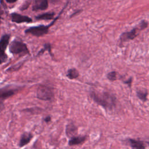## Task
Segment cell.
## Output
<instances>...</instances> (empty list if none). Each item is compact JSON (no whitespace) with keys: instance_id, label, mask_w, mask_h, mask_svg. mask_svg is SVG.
Masks as SVG:
<instances>
[{"instance_id":"1","label":"cell","mask_w":149,"mask_h":149,"mask_svg":"<svg viewBox=\"0 0 149 149\" xmlns=\"http://www.w3.org/2000/svg\"><path fill=\"white\" fill-rule=\"evenodd\" d=\"M90 96L97 104L106 109L111 110L116 106L115 97L108 93H99L93 91Z\"/></svg>"},{"instance_id":"2","label":"cell","mask_w":149,"mask_h":149,"mask_svg":"<svg viewBox=\"0 0 149 149\" xmlns=\"http://www.w3.org/2000/svg\"><path fill=\"white\" fill-rule=\"evenodd\" d=\"M59 16L56 17L54 21H52L47 26L44 25H40L38 26H34V27H31L26 30H25L24 33L26 34H30L33 36H36V37H40L48 33L49 27L54 24L55 21L58 19Z\"/></svg>"},{"instance_id":"3","label":"cell","mask_w":149,"mask_h":149,"mask_svg":"<svg viewBox=\"0 0 149 149\" xmlns=\"http://www.w3.org/2000/svg\"><path fill=\"white\" fill-rule=\"evenodd\" d=\"M9 49V51L13 54H29V51L26 44L17 40H14L10 42Z\"/></svg>"},{"instance_id":"4","label":"cell","mask_w":149,"mask_h":149,"mask_svg":"<svg viewBox=\"0 0 149 149\" xmlns=\"http://www.w3.org/2000/svg\"><path fill=\"white\" fill-rule=\"evenodd\" d=\"M37 97L43 101H49L54 98V93L49 87L40 85L37 90Z\"/></svg>"},{"instance_id":"5","label":"cell","mask_w":149,"mask_h":149,"mask_svg":"<svg viewBox=\"0 0 149 149\" xmlns=\"http://www.w3.org/2000/svg\"><path fill=\"white\" fill-rule=\"evenodd\" d=\"M10 39L9 34H4L0 39V64L6 61L8 56L5 53V51Z\"/></svg>"},{"instance_id":"6","label":"cell","mask_w":149,"mask_h":149,"mask_svg":"<svg viewBox=\"0 0 149 149\" xmlns=\"http://www.w3.org/2000/svg\"><path fill=\"white\" fill-rule=\"evenodd\" d=\"M146 27V24L144 23L141 22L140 24V27H139V29L138 28H134L132 30H131L130 31L126 32V33H123L122 34L121 37H120V40L122 41H127L128 40L133 39L137 36V30L144 29Z\"/></svg>"},{"instance_id":"7","label":"cell","mask_w":149,"mask_h":149,"mask_svg":"<svg viewBox=\"0 0 149 149\" xmlns=\"http://www.w3.org/2000/svg\"><path fill=\"white\" fill-rule=\"evenodd\" d=\"M11 20L13 22L16 23H30L32 22L31 18L27 16L22 15L19 13H13L10 14Z\"/></svg>"},{"instance_id":"8","label":"cell","mask_w":149,"mask_h":149,"mask_svg":"<svg viewBox=\"0 0 149 149\" xmlns=\"http://www.w3.org/2000/svg\"><path fill=\"white\" fill-rule=\"evenodd\" d=\"M48 0H34L33 5V10H44L48 8Z\"/></svg>"},{"instance_id":"9","label":"cell","mask_w":149,"mask_h":149,"mask_svg":"<svg viewBox=\"0 0 149 149\" xmlns=\"http://www.w3.org/2000/svg\"><path fill=\"white\" fill-rule=\"evenodd\" d=\"M129 145L130 146L131 149H145L146 146L143 141L132 139H129L127 140Z\"/></svg>"},{"instance_id":"10","label":"cell","mask_w":149,"mask_h":149,"mask_svg":"<svg viewBox=\"0 0 149 149\" xmlns=\"http://www.w3.org/2000/svg\"><path fill=\"white\" fill-rule=\"evenodd\" d=\"M16 89L4 87L0 88V98H6L13 95L16 93Z\"/></svg>"},{"instance_id":"11","label":"cell","mask_w":149,"mask_h":149,"mask_svg":"<svg viewBox=\"0 0 149 149\" xmlns=\"http://www.w3.org/2000/svg\"><path fill=\"white\" fill-rule=\"evenodd\" d=\"M32 137V134L30 133L25 132L23 134H22L19 141V146L22 147L27 144L30 141Z\"/></svg>"},{"instance_id":"12","label":"cell","mask_w":149,"mask_h":149,"mask_svg":"<svg viewBox=\"0 0 149 149\" xmlns=\"http://www.w3.org/2000/svg\"><path fill=\"white\" fill-rule=\"evenodd\" d=\"M76 132L77 127L73 123H70L67 125L66 127V134L68 137L70 138L74 137V135L76 134Z\"/></svg>"},{"instance_id":"13","label":"cell","mask_w":149,"mask_h":149,"mask_svg":"<svg viewBox=\"0 0 149 149\" xmlns=\"http://www.w3.org/2000/svg\"><path fill=\"white\" fill-rule=\"evenodd\" d=\"M86 139V136H74L70 138L68 144L69 146H75L83 143Z\"/></svg>"},{"instance_id":"14","label":"cell","mask_w":149,"mask_h":149,"mask_svg":"<svg viewBox=\"0 0 149 149\" xmlns=\"http://www.w3.org/2000/svg\"><path fill=\"white\" fill-rule=\"evenodd\" d=\"M55 13H45L41 15H39L36 17L37 20H51L54 19Z\"/></svg>"},{"instance_id":"15","label":"cell","mask_w":149,"mask_h":149,"mask_svg":"<svg viewBox=\"0 0 149 149\" xmlns=\"http://www.w3.org/2000/svg\"><path fill=\"white\" fill-rule=\"evenodd\" d=\"M66 76L70 79H76L77 77H79V73L76 69L72 68V69H69L68 70V73H67Z\"/></svg>"},{"instance_id":"16","label":"cell","mask_w":149,"mask_h":149,"mask_svg":"<svg viewBox=\"0 0 149 149\" xmlns=\"http://www.w3.org/2000/svg\"><path fill=\"white\" fill-rule=\"evenodd\" d=\"M147 94H148V93L146 90H140L137 91V97L143 102H145L147 100Z\"/></svg>"},{"instance_id":"17","label":"cell","mask_w":149,"mask_h":149,"mask_svg":"<svg viewBox=\"0 0 149 149\" xmlns=\"http://www.w3.org/2000/svg\"><path fill=\"white\" fill-rule=\"evenodd\" d=\"M107 78L111 81H114L116 79V73L115 72H111L107 74Z\"/></svg>"},{"instance_id":"18","label":"cell","mask_w":149,"mask_h":149,"mask_svg":"<svg viewBox=\"0 0 149 149\" xmlns=\"http://www.w3.org/2000/svg\"><path fill=\"white\" fill-rule=\"evenodd\" d=\"M46 50H48V51L49 52V53L51 54V46H50V44H45L44 45V48L41 51H40V52L38 53V55L42 54L44 51H45Z\"/></svg>"},{"instance_id":"19","label":"cell","mask_w":149,"mask_h":149,"mask_svg":"<svg viewBox=\"0 0 149 149\" xmlns=\"http://www.w3.org/2000/svg\"><path fill=\"white\" fill-rule=\"evenodd\" d=\"M51 116H47V117H45V118H44V121L45 122H47V123H48L49 122H50L51 121Z\"/></svg>"},{"instance_id":"20","label":"cell","mask_w":149,"mask_h":149,"mask_svg":"<svg viewBox=\"0 0 149 149\" xmlns=\"http://www.w3.org/2000/svg\"><path fill=\"white\" fill-rule=\"evenodd\" d=\"M131 82H132V79H129L128 80H127V81H126L125 83H126V84H127L129 86H130V85H131Z\"/></svg>"},{"instance_id":"21","label":"cell","mask_w":149,"mask_h":149,"mask_svg":"<svg viewBox=\"0 0 149 149\" xmlns=\"http://www.w3.org/2000/svg\"><path fill=\"white\" fill-rule=\"evenodd\" d=\"M16 1H17V0H6V1L8 3H14V2H15Z\"/></svg>"},{"instance_id":"22","label":"cell","mask_w":149,"mask_h":149,"mask_svg":"<svg viewBox=\"0 0 149 149\" xmlns=\"http://www.w3.org/2000/svg\"><path fill=\"white\" fill-rule=\"evenodd\" d=\"M3 103L0 101V111L3 108Z\"/></svg>"},{"instance_id":"23","label":"cell","mask_w":149,"mask_h":149,"mask_svg":"<svg viewBox=\"0 0 149 149\" xmlns=\"http://www.w3.org/2000/svg\"><path fill=\"white\" fill-rule=\"evenodd\" d=\"M2 10L1 9V8H0V19H1V15H2Z\"/></svg>"},{"instance_id":"24","label":"cell","mask_w":149,"mask_h":149,"mask_svg":"<svg viewBox=\"0 0 149 149\" xmlns=\"http://www.w3.org/2000/svg\"><path fill=\"white\" fill-rule=\"evenodd\" d=\"M148 143V144H149V143Z\"/></svg>"}]
</instances>
